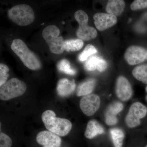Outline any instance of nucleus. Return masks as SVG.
<instances>
[{"mask_svg":"<svg viewBox=\"0 0 147 147\" xmlns=\"http://www.w3.org/2000/svg\"><path fill=\"white\" fill-rule=\"evenodd\" d=\"M41 119L48 131L59 136H66L72 128V124L70 121L57 117L55 113L52 110H47L43 112Z\"/></svg>","mask_w":147,"mask_h":147,"instance_id":"f257e3e1","label":"nucleus"},{"mask_svg":"<svg viewBox=\"0 0 147 147\" xmlns=\"http://www.w3.org/2000/svg\"><path fill=\"white\" fill-rule=\"evenodd\" d=\"M11 48L28 68L33 70H38L41 68V63L39 59L29 50L23 40L20 39L13 40Z\"/></svg>","mask_w":147,"mask_h":147,"instance_id":"f03ea898","label":"nucleus"},{"mask_svg":"<svg viewBox=\"0 0 147 147\" xmlns=\"http://www.w3.org/2000/svg\"><path fill=\"white\" fill-rule=\"evenodd\" d=\"M7 15L11 21L21 26H28L35 20L33 10L26 4L14 6L8 11Z\"/></svg>","mask_w":147,"mask_h":147,"instance_id":"7ed1b4c3","label":"nucleus"},{"mask_svg":"<svg viewBox=\"0 0 147 147\" xmlns=\"http://www.w3.org/2000/svg\"><path fill=\"white\" fill-rule=\"evenodd\" d=\"M60 33L59 29L54 25L46 27L42 32V37L53 54L60 55L65 51V40L62 37L59 36Z\"/></svg>","mask_w":147,"mask_h":147,"instance_id":"20e7f679","label":"nucleus"},{"mask_svg":"<svg viewBox=\"0 0 147 147\" xmlns=\"http://www.w3.org/2000/svg\"><path fill=\"white\" fill-rule=\"evenodd\" d=\"M27 85L21 80L16 78L10 79L0 88V99L7 100L19 97L24 94L27 90Z\"/></svg>","mask_w":147,"mask_h":147,"instance_id":"39448f33","label":"nucleus"},{"mask_svg":"<svg viewBox=\"0 0 147 147\" xmlns=\"http://www.w3.org/2000/svg\"><path fill=\"white\" fill-rule=\"evenodd\" d=\"M74 18L79 25L76 34L79 39L88 40L97 36L96 30L88 25V16L85 11L82 10L77 11L74 13Z\"/></svg>","mask_w":147,"mask_h":147,"instance_id":"423d86ee","label":"nucleus"},{"mask_svg":"<svg viewBox=\"0 0 147 147\" xmlns=\"http://www.w3.org/2000/svg\"><path fill=\"white\" fill-rule=\"evenodd\" d=\"M147 108L140 102L133 103L129 108L125 117V122L127 125L130 128H134L141 123L140 119L146 115Z\"/></svg>","mask_w":147,"mask_h":147,"instance_id":"0eeeda50","label":"nucleus"},{"mask_svg":"<svg viewBox=\"0 0 147 147\" xmlns=\"http://www.w3.org/2000/svg\"><path fill=\"white\" fill-rule=\"evenodd\" d=\"M100 100L97 95L91 94L82 98L80 101V108L84 115H93L100 108Z\"/></svg>","mask_w":147,"mask_h":147,"instance_id":"6e6552de","label":"nucleus"},{"mask_svg":"<svg viewBox=\"0 0 147 147\" xmlns=\"http://www.w3.org/2000/svg\"><path fill=\"white\" fill-rule=\"evenodd\" d=\"M147 51L143 47L132 45L127 48L124 54L127 62L131 65L142 63L146 59Z\"/></svg>","mask_w":147,"mask_h":147,"instance_id":"1a4fd4ad","label":"nucleus"},{"mask_svg":"<svg viewBox=\"0 0 147 147\" xmlns=\"http://www.w3.org/2000/svg\"><path fill=\"white\" fill-rule=\"evenodd\" d=\"M116 93L119 98L123 101L128 100L132 96V89L131 84L124 76H119L117 79Z\"/></svg>","mask_w":147,"mask_h":147,"instance_id":"9d476101","label":"nucleus"},{"mask_svg":"<svg viewBox=\"0 0 147 147\" xmlns=\"http://www.w3.org/2000/svg\"><path fill=\"white\" fill-rule=\"evenodd\" d=\"M36 142L43 147H60L61 139L59 136L49 131H40L37 135Z\"/></svg>","mask_w":147,"mask_h":147,"instance_id":"9b49d317","label":"nucleus"},{"mask_svg":"<svg viewBox=\"0 0 147 147\" xmlns=\"http://www.w3.org/2000/svg\"><path fill=\"white\" fill-rule=\"evenodd\" d=\"M93 18L95 26L100 31L113 27L117 24V21L116 16L106 13H95Z\"/></svg>","mask_w":147,"mask_h":147,"instance_id":"f8f14e48","label":"nucleus"},{"mask_svg":"<svg viewBox=\"0 0 147 147\" xmlns=\"http://www.w3.org/2000/svg\"><path fill=\"white\" fill-rule=\"evenodd\" d=\"M107 66V62L101 57L97 56H92L87 59L84 64V68L88 71L97 70L102 72L106 69Z\"/></svg>","mask_w":147,"mask_h":147,"instance_id":"ddd939ff","label":"nucleus"},{"mask_svg":"<svg viewBox=\"0 0 147 147\" xmlns=\"http://www.w3.org/2000/svg\"><path fill=\"white\" fill-rule=\"evenodd\" d=\"M75 81H70L66 78L60 79L57 85V92L59 95L61 97L69 96L73 93L76 88Z\"/></svg>","mask_w":147,"mask_h":147,"instance_id":"4468645a","label":"nucleus"},{"mask_svg":"<svg viewBox=\"0 0 147 147\" xmlns=\"http://www.w3.org/2000/svg\"><path fill=\"white\" fill-rule=\"evenodd\" d=\"M104 133V128L94 120L90 121L87 124L85 136L88 139H92L99 134Z\"/></svg>","mask_w":147,"mask_h":147,"instance_id":"2eb2a0df","label":"nucleus"},{"mask_svg":"<svg viewBox=\"0 0 147 147\" xmlns=\"http://www.w3.org/2000/svg\"><path fill=\"white\" fill-rule=\"evenodd\" d=\"M125 3L122 0H110L106 6V11L109 14L119 16L123 12Z\"/></svg>","mask_w":147,"mask_h":147,"instance_id":"dca6fc26","label":"nucleus"},{"mask_svg":"<svg viewBox=\"0 0 147 147\" xmlns=\"http://www.w3.org/2000/svg\"><path fill=\"white\" fill-rule=\"evenodd\" d=\"M96 81L94 79H90L80 84L78 87L76 94L78 96H85L91 93L94 89Z\"/></svg>","mask_w":147,"mask_h":147,"instance_id":"f3484780","label":"nucleus"},{"mask_svg":"<svg viewBox=\"0 0 147 147\" xmlns=\"http://www.w3.org/2000/svg\"><path fill=\"white\" fill-rule=\"evenodd\" d=\"M132 74L138 81L147 84V64L136 67L132 71Z\"/></svg>","mask_w":147,"mask_h":147,"instance_id":"a211bd4d","label":"nucleus"},{"mask_svg":"<svg viewBox=\"0 0 147 147\" xmlns=\"http://www.w3.org/2000/svg\"><path fill=\"white\" fill-rule=\"evenodd\" d=\"M83 40L80 39L67 40L64 41L65 50L67 52H75L82 49L84 46Z\"/></svg>","mask_w":147,"mask_h":147,"instance_id":"6ab92c4d","label":"nucleus"},{"mask_svg":"<svg viewBox=\"0 0 147 147\" xmlns=\"http://www.w3.org/2000/svg\"><path fill=\"white\" fill-rule=\"evenodd\" d=\"M110 134L115 147H122L124 134L119 128H113L110 130Z\"/></svg>","mask_w":147,"mask_h":147,"instance_id":"aec40b11","label":"nucleus"},{"mask_svg":"<svg viewBox=\"0 0 147 147\" xmlns=\"http://www.w3.org/2000/svg\"><path fill=\"white\" fill-rule=\"evenodd\" d=\"M57 67L59 71L68 75H74L76 73V70L71 68L70 63L66 59L60 61L57 65Z\"/></svg>","mask_w":147,"mask_h":147,"instance_id":"412c9836","label":"nucleus"},{"mask_svg":"<svg viewBox=\"0 0 147 147\" xmlns=\"http://www.w3.org/2000/svg\"><path fill=\"white\" fill-rule=\"evenodd\" d=\"M97 53V50L94 45L90 44H88L85 47L84 51L79 55L78 59L80 61H85L90 56Z\"/></svg>","mask_w":147,"mask_h":147,"instance_id":"4be33fe9","label":"nucleus"},{"mask_svg":"<svg viewBox=\"0 0 147 147\" xmlns=\"http://www.w3.org/2000/svg\"><path fill=\"white\" fill-rule=\"evenodd\" d=\"M123 108V105L119 102H115L108 107L106 113L116 116L120 113Z\"/></svg>","mask_w":147,"mask_h":147,"instance_id":"5701e85b","label":"nucleus"},{"mask_svg":"<svg viewBox=\"0 0 147 147\" xmlns=\"http://www.w3.org/2000/svg\"><path fill=\"white\" fill-rule=\"evenodd\" d=\"M9 69L8 66L3 63L0 64V86L7 82L9 76Z\"/></svg>","mask_w":147,"mask_h":147,"instance_id":"b1692460","label":"nucleus"},{"mask_svg":"<svg viewBox=\"0 0 147 147\" xmlns=\"http://www.w3.org/2000/svg\"><path fill=\"white\" fill-rule=\"evenodd\" d=\"M12 144V140L10 137L3 132H1L0 147H11Z\"/></svg>","mask_w":147,"mask_h":147,"instance_id":"393cba45","label":"nucleus"},{"mask_svg":"<svg viewBox=\"0 0 147 147\" xmlns=\"http://www.w3.org/2000/svg\"><path fill=\"white\" fill-rule=\"evenodd\" d=\"M147 7V0H135L130 5L132 10H137L143 9Z\"/></svg>","mask_w":147,"mask_h":147,"instance_id":"a878e982","label":"nucleus"},{"mask_svg":"<svg viewBox=\"0 0 147 147\" xmlns=\"http://www.w3.org/2000/svg\"><path fill=\"white\" fill-rule=\"evenodd\" d=\"M105 121L108 125H113L117 123L118 119L116 116L105 113Z\"/></svg>","mask_w":147,"mask_h":147,"instance_id":"bb28decb","label":"nucleus"},{"mask_svg":"<svg viewBox=\"0 0 147 147\" xmlns=\"http://www.w3.org/2000/svg\"><path fill=\"white\" fill-rule=\"evenodd\" d=\"M143 17H144V19L147 20V12L144 14V16H143Z\"/></svg>","mask_w":147,"mask_h":147,"instance_id":"cd10ccee","label":"nucleus"},{"mask_svg":"<svg viewBox=\"0 0 147 147\" xmlns=\"http://www.w3.org/2000/svg\"><path fill=\"white\" fill-rule=\"evenodd\" d=\"M146 91L147 93V86L146 87Z\"/></svg>","mask_w":147,"mask_h":147,"instance_id":"c85d7f7f","label":"nucleus"},{"mask_svg":"<svg viewBox=\"0 0 147 147\" xmlns=\"http://www.w3.org/2000/svg\"><path fill=\"white\" fill-rule=\"evenodd\" d=\"M146 59L147 60V55H146Z\"/></svg>","mask_w":147,"mask_h":147,"instance_id":"c756f323","label":"nucleus"},{"mask_svg":"<svg viewBox=\"0 0 147 147\" xmlns=\"http://www.w3.org/2000/svg\"><path fill=\"white\" fill-rule=\"evenodd\" d=\"M146 147H147V145L146 146Z\"/></svg>","mask_w":147,"mask_h":147,"instance_id":"7c9ffc66","label":"nucleus"},{"mask_svg":"<svg viewBox=\"0 0 147 147\" xmlns=\"http://www.w3.org/2000/svg\"><path fill=\"white\" fill-rule=\"evenodd\" d=\"M146 99H147V98H146Z\"/></svg>","mask_w":147,"mask_h":147,"instance_id":"2f4dec72","label":"nucleus"}]
</instances>
